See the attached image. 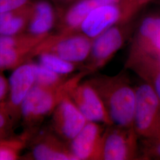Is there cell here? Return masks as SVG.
<instances>
[{"label": "cell", "instance_id": "3", "mask_svg": "<svg viewBox=\"0 0 160 160\" xmlns=\"http://www.w3.org/2000/svg\"><path fill=\"white\" fill-rule=\"evenodd\" d=\"M155 0H118L94 9L81 24L80 31L94 39L109 28L135 20Z\"/></svg>", "mask_w": 160, "mask_h": 160}, {"label": "cell", "instance_id": "10", "mask_svg": "<svg viewBox=\"0 0 160 160\" xmlns=\"http://www.w3.org/2000/svg\"><path fill=\"white\" fill-rule=\"evenodd\" d=\"M52 115L53 131L66 142H71L88 122L69 96L59 103Z\"/></svg>", "mask_w": 160, "mask_h": 160}, {"label": "cell", "instance_id": "18", "mask_svg": "<svg viewBox=\"0 0 160 160\" xmlns=\"http://www.w3.org/2000/svg\"><path fill=\"white\" fill-rule=\"evenodd\" d=\"M29 138V133L0 140V160H15L19 157Z\"/></svg>", "mask_w": 160, "mask_h": 160}, {"label": "cell", "instance_id": "1", "mask_svg": "<svg viewBox=\"0 0 160 160\" xmlns=\"http://www.w3.org/2000/svg\"><path fill=\"white\" fill-rule=\"evenodd\" d=\"M103 100L113 125L133 126L136 89L124 72L97 75L88 80Z\"/></svg>", "mask_w": 160, "mask_h": 160}, {"label": "cell", "instance_id": "16", "mask_svg": "<svg viewBox=\"0 0 160 160\" xmlns=\"http://www.w3.org/2000/svg\"><path fill=\"white\" fill-rule=\"evenodd\" d=\"M33 1L16 10L0 12V36H12L26 31Z\"/></svg>", "mask_w": 160, "mask_h": 160}, {"label": "cell", "instance_id": "11", "mask_svg": "<svg viewBox=\"0 0 160 160\" xmlns=\"http://www.w3.org/2000/svg\"><path fill=\"white\" fill-rule=\"evenodd\" d=\"M104 125L88 121L75 137L69 142L77 160H101Z\"/></svg>", "mask_w": 160, "mask_h": 160}, {"label": "cell", "instance_id": "21", "mask_svg": "<svg viewBox=\"0 0 160 160\" xmlns=\"http://www.w3.org/2000/svg\"><path fill=\"white\" fill-rule=\"evenodd\" d=\"M33 1L34 0H0V12L16 10Z\"/></svg>", "mask_w": 160, "mask_h": 160}, {"label": "cell", "instance_id": "13", "mask_svg": "<svg viewBox=\"0 0 160 160\" xmlns=\"http://www.w3.org/2000/svg\"><path fill=\"white\" fill-rule=\"evenodd\" d=\"M57 21V8L50 0H34L26 32L47 37L56 28Z\"/></svg>", "mask_w": 160, "mask_h": 160}, {"label": "cell", "instance_id": "19", "mask_svg": "<svg viewBox=\"0 0 160 160\" xmlns=\"http://www.w3.org/2000/svg\"><path fill=\"white\" fill-rule=\"evenodd\" d=\"M34 69V82L36 86L40 87H53L62 83L68 77L57 74L40 65L33 63Z\"/></svg>", "mask_w": 160, "mask_h": 160}, {"label": "cell", "instance_id": "9", "mask_svg": "<svg viewBox=\"0 0 160 160\" xmlns=\"http://www.w3.org/2000/svg\"><path fill=\"white\" fill-rule=\"evenodd\" d=\"M8 82V97L1 103L14 122L21 116L23 101L35 84L33 62L28 61L14 69Z\"/></svg>", "mask_w": 160, "mask_h": 160}, {"label": "cell", "instance_id": "2", "mask_svg": "<svg viewBox=\"0 0 160 160\" xmlns=\"http://www.w3.org/2000/svg\"><path fill=\"white\" fill-rule=\"evenodd\" d=\"M89 74V72L82 69L57 86L45 87L34 85L21 107L24 122L28 126H33L52 114L59 103Z\"/></svg>", "mask_w": 160, "mask_h": 160}, {"label": "cell", "instance_id": "15", "mask_svg": "<svg viewBox=\"0 0 160 160\" xmlns=\"http://www.w3.org/2000/svg\"><path fill=\"white\" fill-rule=\"evenodd\" d=\"M36 45L26 42H12L0 47V71L16 68L30 61Z\"/></svg>", "mask_w": 160, "mask_h": 160}, {"label": "cell", "instance_id": "4", "mask_svg": "<svg viewBox=\"0 0 160 160\" xmlns=\"http://www.w3.org/2000/svg\"><path fill=\"white\" fill-rule=\"evenodd\" d=\"M93 39L81 31L48 35L35 47L31 59L43 53L56 55L73 63L83 65L89 57Z\"/></svg>", "mask_w": 160, "mask_h": 160}, {"label": "cell", "instance_id": "8", "mask_svg": "<svg viewBox=\"0 0 160 160\" xmlns=\"http://www.w3.org/2000/svg\"><path fill=\"white\" fill-rule=\"evenodd\" d=\"M69 96L88 121L105 126L113 125L102 99L88 80L81 81Z\"/></svg>", "mask_w": 160, "mask_h": 160}, {"label": "cell", "instance_id": "20", "mask_svg": "<svg viewBox=\"0 0 160 160\" xmlns=\"http://www.w3.org/2000/svg\"><path fill=\"white\" fill-rule=\"evenodd\" d=\"M140 160H160V135L151 139L141 140Z\"/></svg>", "mask_w": 160, "mask_h": 160}, {"label": "cell", "instance_id": "23", "mask_svg": "<svg viewBox=\"0 0 160 160\" xmlns=\"http://www.w3.org/2000/svg\"><path fill=\"white\" fill-rule=\"evenodd\" d=\"M9 90V82L0 71V103L3 102Z\"/></svg>", "mask_w": 160, "mask_h": 160}, {"label": "cell", "instance_id": "14", "mask_svg": "<svg viewBox=\"0 0 160 160\" xmlns=\"http://www.w3.org/2000/svg\"><path fill=\"white\" fill-rule=\"evenodd\" d=\"M125 68L131 69L152 87L160 100V60L143 56L126 59Z\"/></svg>", "mask_w": 160, "mask_h": 160}, {"label": "cell", "instance_id": "7", "mask_svg": "<svg viewBox=\"0 0 160 160\" xmlns=\"http://www.w3.org/2000/svg\"><path fill=\"white\" fill-rule=\"evenodd\" d=\"M139 139L133 126H106L103 133L101 160H140Z\"/></svg>", "mask_w": 160, "mask_h": 160}, {"label": "cell", "instance_id": "22", "mask_svg": "<svg viewBox=\"0 0 160 160\" xmlns=\"http://www.w3.org/2000/svg\"><path fill=\"white\" fill-rule=\"evenodd\" d=\"M14 120L2 103H0V131L9 132Z\"/></svg>", "mask_w": 160, "mask_h": 160}, {"label": "cell", "instance_id": "25", "mask_svg": "<svg viewBox=\"0 0 160 160\" xmlns=\"http://www.w3.org/2000/svg\"><path fill=\"white\" fill-rule=\"evenodd\" d=\"M9 132L0 131V140L8 137Z\"/></svg>", "mask_w": 160, "mask_h": 160}, {"label": "cell", "instance_id": "5", "mask_svg": "<svg viewBox=\"0 0 160 160\" xmlns=\"http://www.w3.org/2000/svg\"><path fill=\"white\" fill-rule=\"evenodd\" d=\"M135 28L134 20L112 26L94 38L83 69L92 74L103 68L133 34Z\"/></svg>", "mask_w": 160, "mask_h": 160}, {"label": "cell", "instance_id": "24", "mask_svg": "<svg viewBox=\"0 0 160 160\" xmlns=\"http://www.w3.org/2000/svg\"><path fill=\"white\" fill-rule=\"evenodd\" d=\"M57 8V9H62L74 3L79 0H50Z\"/></svg>", "mask_w": 160, "mask_h": 160}, {"label": "cell", "instance_id": "12", "mask_svg": "<svg viewBox=\"0 0 160 160\" xmlns=\"http://www.w3.org/2000/svg\"><path fill=\"white\" fill-rule=\"evenodd\" d=\"M29 157L36 160H77L69 146L54 132H43L34 139Z\"/></svg>", "mask_w": 160, "mask_h": 160}, {"label": "cell", "instance_id": "6", "mask_svg": "<svg viewBox=\"0 0 160 160\" xmlns=\"http://www.w3.org/2000/svg\"><path fill=\"white\" fill-rule=\"evenodd\" d=\"M136 103L133 128L141 140L160 135V100L148 83L135 87Z\"/></svg>", "mask_w": 160, "mask_h": 160}, {"label": "cell", "instance_id": "17", "mask_svg": "<svg viewBox=\"0 0 160 160\" xmlns=\"http://www.w3.org/2000/svg\"><path fill=\"white\" fill-rule=\"evenodd\" d=\"M39 63L52 71L63 76H68L78 69H83L84 65L73 63L51 53H43L38 55Z\"/></svg>", "mask_w": 160, "mask_h": 160}]
</instances>
